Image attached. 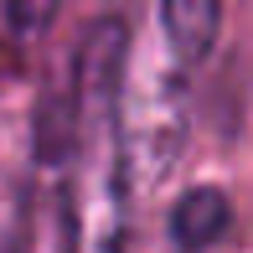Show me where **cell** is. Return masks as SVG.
<instances>
[{
    "mask_svg": "<svg viewBox=\"0 0 253 253\" xmlns=\"http://www.w3.org/2000/svg\"><path fill=\"white\" fill-rule=\"evenodd\" d=\"M129 31L119 16H98L78 47L73 129H67L62 227L67 253H124L129 238V166L119 140V67Z\"/></svg>",
    "mask_w": 253,
    "mask_h": 253,
    "instance_id": "cell-1",
    "label": "cell"
},
{
    "mask_svg": "<svg viewBox=\"0 0 253 253\" xmlns=\"http://www.w3.org/2000/svg\"><path fill=\"white\" fill-rule=\"evenodd\" d=\"M186 62L170 52L160 26H145L134 47H124L119 67V140L129 181L160 186L166 170L186 155Z\"/></svg>",
    "mask_w": 253,
    "mask_h": 253,
    "instance_id": "cell-2",
    "label": "cell"
},
{
    "mask_svg": "<svg viewBox=\"0 0 253 253\" xmlns=\"http://www.w3.org/2000/svg\"><path fill=\"white\" fill-rule=\"evenodd\" d=\"M227 227H233V202L222 186H191L170 207V238L181 253H207L227 238Z\"/></svg>",
    "mask_w": 253,
    "mask_h": 253,
    "instance_id": "cell-3",
    "label": "cell"
},
{
    "mask_svg": "<svg viewBox=\"0 0 253 253\" xmlns=\"http://www.w3.org/2000/svg\"><path fill=\"white\" fill-rule=\"evenodd\" d=\"M155 26L170 42V52L191 67L212 52L217 31H222V0H160Z\"/></svg>",
    "mask_w": 253,
    "mask_h": 253,
    "instance_id": "cell-4",
    "label": "cell"
},
{
    "mask_svg": "<svg viewBox=\"0 0 253 253\" xmlns=\"http://www.w3.org/2000/svg\"><path fill=\"white\" fill-rule=\"evenodd\" d=\"M57 5H62V0H5L10 42H16V47H31L37 37H47L52 21H57Z\"/></svg>",
    "mask_w": 253,
    "mask_h": 253,
    "instance_id": "cell-5",
    "label": "cell"
},
{
    "mask_svg": "<svg viewBox=\"0 0 253 253\" xmlns=\"http://www.w3.org/2000/svg\"><path fill=\"white\" fill-rule=\"evenodd\" d=\"M0 253H16V248H5V243H0Z\"/></svg>",
    "mask_w": 253,
    "mask_h": 253,
    "instance_id": "cell-6",
    "label": "cell"
}]
</instances>
